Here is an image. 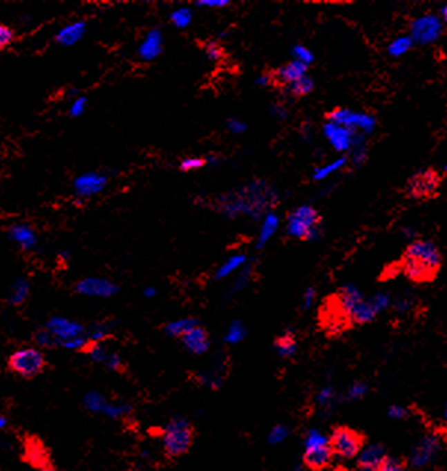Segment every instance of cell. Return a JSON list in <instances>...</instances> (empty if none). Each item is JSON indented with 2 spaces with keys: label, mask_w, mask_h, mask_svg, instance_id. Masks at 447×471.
<instances>
[{
  "label": "cell",
  "mask_w": 447,
  "mask_h": 471,
  "mask_svg": "<svg viewBox=\"0 0 447 471\" xmlns=\"http://www.w3.org/2000/svg\"><path fill=\"white\" fill-rule=\"evenodd\" d=\"M162 442L164 452L168 456L176 458L184 455L193 443L191 424L182 416L172 418L164 427Z\"/></svg>",
  "instance_id": "277c9868"
},
{
  "label": "cell",
  "mask_w": 447,
  "mask_h": 471,
  "mask_svg": "<svg viewBox=\"0 0 447 471\" xmlns=\"http://www.w3.org/2000/svg\"><path fill=\"white\" fill-rule=\"evenodd\" d=\"M203 166H206V159H205V157H199V156L184 157V159L180 162V169L182 172L199 171V169H202Z\"/></svg>",
  "instance_id": "60d3db41"
},
{
  "label": "cell",
  "mask_w": 447,
  "mask_h": 471,
  "mask_svg": "<svg viewBox=\"0 0 447 471\" xmlns=\"http://www.w3.org/2000/svg\"><path fill=\"white\" fill-rule=\"evenodd\" d=\"M225 129L231 135H242L247 131V123L238 118H228L225 120Z\"/></svg>",
  "instance_id": "ee69618b"
},
{
  "label": "cell",
  "mask_w": 447,
  "mask_h": 471,
  "mask_svg": "<svg viewBox=\"0 0 447 471\" xmlns=\"http://www.w3.org/2000/svg\"><path fill=\"white\" fill-rule=\"evenodd\" d=\"M443 23L439 15L425 14L415 18L410 23L409 36L418 45H431L443 35Z\"/></svg>",
  "instance_id": "9c48e42d"
},
{
  "label": "cell",
  "mask_w": 447,
  "mask_h": 471,
  "mask_svg": "<svg viewBox=\"0 0 447 471\" xmlns=\"http://www.w3.org/2000/svg\"><path fill=\"white\" fill-rule=\"evenodd\" d=\"M347 165H348V157L347 156H339L334 160L317 166L316 169L313 171V180L314 181H325V180H327V178L341 172Z\"/></svg>",
  "instance_id": "d4e9b609"
},
{
  "label": "cell",
  "mask_w": 447,
  "mask_h": 471,
  "mask_svg": "<svg viewBox=\"0 0 447 471\" xmlns=\"http://www.w3.org/2000/svg\"><path fill=\"white\" fill-rule=\"evenodd\" d=\"M6 424H8L6 418H5L2 414H0V430H3V428L6 427Z\"/></svg>",
  "instance_id": "94428289"
},
{
  "label": "cell",
  "mask_w": 447,
  "mask_h": 471,
  "mask_svg": "<svg viewBox=\"0 0 447 471\" xmlns=\"http://www.w3.org/2000/svg\"><path fill=\"white\" fill-rule=\"evenodd\" d=\"M24 456L27 461L37 468L49 465L48 449L37 437H28L24 442Z\"/></svg>",
  "instance_id": "44dd1931"
},
{
  "label": "cell",
  "mask_w": 447,
  "mask_h": 471,
  "mask_svg": "<svg viewBox=\"0 0 447 471\" xmlns=\"http://www.w3.org/2000/svg\"><path fill=\"white\" fill-rule=\"evenodd\" d=\"M164 49L163 31L158 27L150 28L137 48V57L144 62H151L158 59Z\"/></svg>",
  "instance_id": "9a60e30c"
},
{
  "label": "cell",
  "mask_w": 447,
  "mask_h": 471,
  "mask_svg": "<svg viewBox=\"0 0 447 471\" xmlns=\"http://www.w3.org/2000/svg\"><path fill=\"white\" fill-rule=\"evenodd\" d=\"M111 331H113V323L101 322V323L92 324L91 328L86 329L85 335L89 342H102L108 337Z\"/></svg>",
  "instance_id": "836d02e7"
},
{
  "label": "cell",
  "mask_w": 447,
  "mask_h": 471,
  "mask_svg": "<svg viewBox=\"0 0 447 471\" xmlns=\"http://www.w3.org/2000/svg\"><path fill=\"white\" fill-rule=\"evenodd\" d=\"M35 340H36V344L39 345V347H46V349L58 347L55 338L52 337V333L46 328L37 331L36 335H35Z\"/></svg>",
  "instance_id": "7bdbcfd3"
},
{
  "label": "cell",
  "mask_w": 447,
  "mask_h": 471,
  "mask_svg": "<svg viewBox=\"0 0 447 471\" xmlns=\"http://www.w3.org/2000/svg\"><path fill=\"white\" fill-rule=\"evenodd\" d=\"M88 98L85 95H79L76 98H73L70 102V107H68V114L71 118H80L83 114L86 113L88 110Z\"/></svg>",
  "instance_id": "b9f144b4"
},
{
  "label": "cell",
  "mask_w": 447,
  "mask_h": 471,
  "mask_svg": "<svg viewBox=\"0 0 447 471\" xmlns=\"http://www.w3.org/2000/svg\"><path fill=\"white\" fill-rule=\"evenodd\" d=\"M314 301H316V288L314 286H308L304 290V295H303V308L304 310L311 308V307H313V304H314Z\"/></svg>",
  "instance_id": "f907efd6"
},
{
  "label": "cell",
  "mask_w": 447,
  "mask_h": 471,
  "mask_svg": "<svg viewBox=\"0 0 447 471\" xmlns=\"http://www.w3.org/2000/svg\"><path fill=\"white\" fill-rule=\"evenodd\" d=\"M108 403L110 402L106 399V397H104L99 393H97V391H91L85 397H83V405H85V407L89 412H93V414H102L104 415Z\"/></svg>",
  "instance_id": "d6a6232c"
},
{
  "label": "cell",
  "mask_w": 447,
  "mask_h": 471,
  "mask_svg": "<svg viewBox=\"0 0 447 471\" xmlns=\"http://www.w3.org/2000/svg\"><path fill=\"white\" fill-rule=\"evenodd\" d=\"M142 295L145 298H154L155 295H158V289H155L154 286H145L142 290Z\"/></svg>",
  "instance_id": "11a10c76"
},
{
  "label": "cell",
  "mask_w": 447,
  "mask_h": 471,
  "mask_svg": "<svg viewBox=\"0 0 447 471\" xmlns=\"http://www.w3.org/2000/svg\"><path fill=\"white\" fill-rule=\"evenodd\" d=\"M274 350L278 358L289 359L294 358L298 351V342L295 338V332L292 329H286L274 342Z\"/></svg>",
  "instance_id": "cb8c5ba5"
},
{
  "label": "cell",
  "mask_w": 447,
  "mask_h": 471,
  "mask_svg": "<svg viewBox=\"0 0 447 471\" xmlns=\"http://www.w3.org/2000/svg\"><path fill=\"white\" fill-rule=\"evenodd\" d=\"M193 19H194V14H193V9L190 6L175 8L169 14L171 24L178 30L189 28L193 24Z\"/></svg>",
  "instance_id": "f1b7e54d"
},
{
  "label": "cell",
  "mask_w": 447,
  "mask_h": 471,
  "mask_svg": "<svg viewBox=\"0 0 447 471\" xmlns=\"http://www.w3.org/2000/svg\"><path fill=\"white\" fill-rule=\"evenodd\" d=\"M327 120L332 123L341 124V127L348 128L350 131L356 132L359 135H370L377 128V118L372 113L359 111L351 109H335L327 113Z\"/></svg>",
  "instance_id": "ba28073f"
},
{
  "label": "cell",
  "mask_w": 447,
  "mask_h": 471,
  "mask_svg": "<svg viewBox=\"0 0 447 471\" xmlns=\"http://www.w3.org/2000/svg\"><path fill=\"white\" fill-rule=\"evenodd\" d=\"M348 165L351 163L352 166H361L363 163L366 162L368 159V147H366V142L365 141H360L359 144L354 145V149H352L350 153H348Z\"/></svg>",
  "instance_id": "74e56055"
},
{
  "label": "cell",
  "mask_w": 447,
  "mask_h": 471,
  "mask_svg": "<svg viewBox=\"0 0 447 471\" xmlns=\"http://www.w3.org/2000/svg\"><path fill=\"white\" fill-rule=\"evenodd\" d=\"M386 456L382 445H366L357 456V467L361 471H375Z\"/></svg>",
  "instance_id": "7402d4cb"
},
{
  "label": "cell",
  "mask_w": 447,
  "mask_h": 471,
  "mask_svg": "<svg viewBox=\"0 0 447 471\" xmlns=\"http://www.w3.org/2000/svg\"><path fill=\"white\" fill-rule=\"evenodd\" d=\"M413 45H415V41L409 35H400L390 41L387 52L392 58H400L403 55H406L408 52L413 48Z\"/></svg>",
  "instance_id": "f546056e"
},
{
  "label": "cell",
  "mask_w": 447,
  "mask_h": 471,
  "mask_svg": "<svg viewBox=\"0 0 447 471\" xmlns=\"http://www.w3.org/2000/svg\"><path fill=\"white\" fill-rule=\"evenodd\" d=\"M247 337V328L242 320H233L230 326L227 328V332L224 335V341L230 345L240 344Z\"/></svg>",
  "instance_id": "1f68e13d"
},
{
  "label": "cell",
  "mask_w": 447,
  "mask_h": 471,
  "mask_svg": "<svg viewBox=\"0 0 447 471\" xmlns=\"http://www.w3.org/2000/svg\"><path fill=\"white\" fill-rule=\"evenodd\" d=\"M305 75H308V66H304L298 61L290 59L289 62H286V64L280 66L274 71L273 77H274V82L280 83V85H283L286 88V86L290 85V83L299 80Z\"/></svg>",
  "instance_id": "ffe728a7"
},
{
  "label": "cell",
  "mask_w": 447,
  "mask_h": 471,
  "mask_svg": "<svg viewBox=\"0 0 447 471\" xmlns=\"http://www.w3.org/2000/svg\"><path fill=\"white\" fill-rule=\"evenodd\" d=\"M446 415H447V414H446Z\"/></svg>",
  "instance_id": "e7e4bbea"
},
{
  "label": "cell",
  "mask_w": 447,
  "mask_h": 471,
  "mask_svg": "<svg viewBox=\"0 0 447 471\" xmlns=\"http://www.w3.org/2000/svg\"><path fill=\"white\" fill-rule=\"evenodd\" d=\"M440 19H441L443 24L447 26V5L440 8Z\"/></svg>",
  "instance_id": "91938a15"
},
{
  "label": "cell",
  "mask_w": 447,
  "mask_h": 471,
  "mask_svg": "<svg viewBox=\"0 0 447 471\" xmlns=\"http://www.w3.org/2000/svg\"><path fill=\"white\" fill-rule=\"evenodd\" d=\"M332 452L341 459H354L366 446V438L348 425H336L329 437Z\"/></svg>",
  "instance_id": "8992f818"
},
{
  "label": "cell",
  "mask_w": 447,
  "mask_h": 471,
  "mask_svg": "<svg viewBox=\"0 0 447 471\" xmlns=\"http://www.w3.org/2000/svg\"><path fill=\"white\" fill-rule=\"evenodd\" d=\"M30 295V284L26 277H17L9 288V302L14 306H21Z\"/></svg>",
  "instance_id": "4316f807"
},
{
  "label": "cell",
  "mask_w": 447,
  "mask_h": 471,
  "mask_svg": "<svg viewBox=\"0 0 447 471\" xmlns=\"http://www.w3.org/2000/svg\"><path fill=\"white\" fill-rule=\"evenodd\" d=\"M334 452L329 445V437L316 430H310L305 436L304 442V465L313 471H321L330 465L334 461Z\"/></svg>",
  "instance_id": "5b68a950"
},
{
  "label": "cell",
  "mask_w": 447,
  "mask_h": 471,
  "mask_svg": "<svg viewBox=\"0 0 447 471\" xmlns=\"http://www.w3.org/2000/svg\"><path fill=\"white\" fill-rule=\"evenodd\" d=\"M441 264V252L432 240L415 239L404 250L400 271L408 280L422 285L437 277Z\"/></svg>",
  "instance_id": "7a4b0ae2"
},
{
  "label": "cell",
  "mask_w": 447,
  "mask_h": 471,
  "mask_svg": "<svg viewBox=\"0 0 447 471\" xmlns=\"http://www.w3.org/2000/svg\"><path fill=\"white\" fill-rule=\"evenodd\" d=\"M8 236L24 252H31L39 245L36 230L27 223H14L8 230Z\"/></svg>",
  "instance_id": "2e32d148"
},
{
  "label": "cell",
  "mask_w": 447,
  "mask_h": 471,
  "mask_svg": "<svg viewBox=\"0 0 447 471\" xmlns=\"http://www.w3.org/2000/svg\"><path fill=\"white\" fill-rule=\"evenodd\" d=\"M285 230L290 239L307 240V242L311 243L317 242L321 234H323L320 214L310 203L298 205L287 214Z\"/></svg>",
  "instance_id": "3957f363"
},
{
  "label": "cell",
  "mask_w": 447,
  "mask_h": 471,
  "mask_svg": "<svg viewBox=\"0 0 447 471\" xmlns=\"http://www.w3.org/2000/svg\"><path fill=\"white\" fill-rule=\"evenodd\" d=\"M369 299L372 302V306L378 311V314L390 306V297L386 294V292H378V294H375Z\"/></svg>",
  "instance_id": "f6af8a7d"
},
{
  "label": "cell",
  "mask_w": 447,
  "mask_h": 471,
  "mask_svg": "<svg viewBox=\"0 0 447 471\" xmlns=\"http://www.w3.org/2000/svg\"><path fill=\"white\" fill-rule=\"evenodd\" d=\"M45 328L52 333V337L55 338L57 345H59V347H62V344L73 338L83 337L86 332L85 326H83L82 323L67 319L64 316H52L46 322Z\"/></svg>",
  "instance_id": "5bb4252c"
},
{
  "label": "cell",
  "mask_w": 447,
  "mask_h": 471,
  "mask_svg": "<svg viewBox=\"0 0 447 471\" xmlns=\"http://www.w3.org/2000/svg\"><path fill=\"white\" fill-rule=\"evenodd\" d=\"M12 40H14L12 28L5 24H0V50L8 48L10 44H12Z\"/></svg>",
  "instance_id": "bcb514c9"
},
{
  "label": "cell",
  "mask_w": 447,
  "mask_h": 471,
  "mask_svg": "<svg viewBox=\"0 0 447 471\" xmlns=\"http://www.w3.org/2000/svg\"><path fill=\"white\" fill-rule=\"evenodd\" d=\"M269 113H272V116L277 120H286L289 118V110L283 102H273L272 106H269Z\"/></svg>",
  "instance_id": "c3c4849f"
},
{
  "label": "cell",
  "mask_w": 447,
  "mask_h": 471,
  "mask_svg": "<svg viewBox=\"0 0 447 471\" xmlns=\"http://www.w3.org/2000/svg\"><path fill=\"white\" fill-rule=\"evenodd\" d=\"M314 88H316L314 79L311 77L310 75H305L304 77H301L299 80L290 83V85L286 86L285 89H286V92L289 93L290 97L303 98V97L310 95V93L314 91Z\"/></svg>",
  "instance_id": "83f0119b"
},
{
  "label": "cell",
  "mask_w": 447,
  "mask_h": 471,
  "mask_svg": "<svg viewBox=\"0 0 447 471\" xmlns=\"http://www.w3.org/2000/svg\"><path fill=\"white\" fill-rule=\"evenodd\" d=\"M441 176L434 169H421L415 172L406 184V193L412 198H428L437 193Z\"/></svg>",
  "instance_id": "8fae6325"
},
{
  "label": "cell",
  "mask_w": 447,
  "mask_h": 471,
  "mask_svg": "<svg viewBox=\"0 0 447 471\" xmlns=\"http://www.w3.org/2000/svg\"><path fill=\"white\" fill-rule=\"evenodd\" d=\"M437 433L441 436L443 441L447 442V423L446 424H441L437 427Z\"/></svg>",
  "instance_id": "6f0895ef"
},
{
  "label": "cell",
  "mask_w": 447,
  "mask_h": 471,
  "mask_svg": "<svg viewBox=\"0 0 447 471\" xmlns=\"http://www.w3.org/2000/svg\"><path fill=\"white\" fill-rule=\"evenodd\" d=\"M366 393V387L361 385V384H356L354 387L351 389V397H361L363 394Z\"/></svg>",
  "instance_id": "f5cc1de1"
},
{
  "label": "cell",
  "mask_w": 447,
  "mask_h": 471,
  "mask_svg": "<svg viewBox=\"0 0 447 471\" xmlns=\"http://www.w3.org/2000/svg\"><path fill=\"white\" fill-rule=\"evenodd\" d=\"M75 289L79 295L89 298H111L119 292V286L111 279L99 276L80 279Z\"/></svg>",
  "instance_id": "4fadbf2b"
},
{
  "label": "cell",
  "mask_w": 447,
  "mask_h": 471,
  "mask_svg": "<svg viewBox=\"0 0 447 471\" xmlns=\"http://www.w3.org/2000/svg\"><path fill=\"white\" fill-rule=\"evenodd\" d=\"M444 172H447V160H446V163H444Z\"/></svg>",
  "instance_id": "be15d7a7"
},
{
  "label": "cell",
  "mask_w": 447,
  "mask_h": 471,
  "mask_svg": "<svg viewBox=\"0 0 447 471\" xmlns=\"http://www.w3.org/2000/svg\"><path fill=\"white\" fill-rule=\"evenodd\" d=\"M249 263V258L245 252H234L230 257H227L222 263L216 267L213 279L224 280L237 275L246 264Z\"/></svg>",
  "instance_id": "603a6c76"
},
{
  "label": "cell",
  "mask_w": 447,
  "mask_h": 471,
  "mask_svg": "<svg viewBox=\"0 0 447 471\" xmlns=\"http://www.w3.org/2000/svg\"><path fill=\"white\" fill-rule=\"evenodd\" d=\"M222 163V157L218 156V154H212L206 159V165H212V166H220Z\"/></svg>",
  "instance_id": "db71d44e"
},
{
  "label": "cell",
  "mask_w": 447,
  "mask_h": 471,
  "mask_svg": "<svg viewBox=\"0 0 447 471\" xmlns=\"http://www.w3.org/2000/svg\"><path fill=\"white\" fill-rule=\"evenodd\" d=\"M181 341L184 344V347L196 355H202L211 349L209 335H207V332L200 326V324H196L194 328H191L181 338Z\"/></svg>",
  "instance_id": "d6986e66"
},
{
  "label": "cell",
  "mask_w": 447,
  "mask_h": 471,
  "mask_svg": "<svg viewBox=\"0 0 447 471\" xmlns=\"http://www.w3.org/2000/svg\"><path fill=\"white\" fill-rule=\"evenodd\" d=\"M332 397V391L329 389H325V390H321L318 393V402L320 403H326L329 399Z\"/></svg>",
  "instance_id": "9f6ffc18"
},
{
  "label": "cell",
  "mask_w": 447,
  "mask_h": 471,
  "mask_svg": "<svg viewBox=\"0 0 447 471\" xmlns=\"http://www.w3.org/2000/svg\"><path fill=\"white\" fill-rule=\"evenodd\" d=\"M85 353L89 355V359L92 362L106 364L111 351H108L102 342H89L88 347L85 349Z\"/></svg>",
  "instance_id": "e575fe53"
},
{
  "label": "cell",
  "mask_w": 447,
  "mask_h": 471,
  "mask_svg": "<svg viewBox=\"0 0 447 471\" xmlns=\"http://www.w3.org/2000/svg\"><path fill=\"white\" fill-rule=\"evenodd\" d=\"M70 257H71V252H70V250H67V249H62V250H59V254H58V258H59V259H62V261H68V259H70Z\"/></svg>",
  "instance_id": "680465c9"
},
{
  "label": "cell",
  "mask_w": 447,
  "mask_h": 471,
  "mask_svg": "<svg viewBox=\"0 0 447 471\" xmlns=\"http://www.w3.org/2000/svg\"><path fill=\"white\" fill-rule=\"evenodd\" d=\"M196 324H199V322H197L193 317L175 319V320H171L169 323L164 324L163 332L171 338H182L187 332L196 326Z\"/></svg>",
  "instance_id": "484cf974"
},
{
  "label": "cell",
  "mask_w": 447,
  "mask_h": 471,
  "mask_svg": "<svg viewBox=\"0 0 447 471\" xmlns=\"http://www.w3.org/2000/svg\"><path fill=\"white\" fill-rule=\"evenodd\" d=\"M203 52H205V57L212 62H218L224 58V48L220 40L206 41L203 46Z\"/></svg>",
  "instance_id": "f35d334b"
},
{
  "label": "cell",
  "mask_w": 447,
  "mask_h": 471,
  "mask_svg": "<svg viewBox=\"0 0 447 471\" xmlns=\"http://www.w3.org/2000/svg\"><path fill=\"white\" fill-rule=\"evenodd\" d=\"M88 33V26L85 21L77 19L62 26L55 35V41L62 48H71L79 44Z\"/></svg>",
  "instance_id": "ac0fdd59"
},
{
  "label": "cell",
  "mask_w": 447,
  "mask_h": 471,
  "mask_svg": "<svg viewBox=\"0 0 447 471\" xmlns=\"http://www.w3.org/2000/svg\"><path fill=\"white\" fill-rule=\"evenodd\" d=\"M273 82H274V77L272 75H267V73H264V75L258 76L255 79V85L259 88H268L273 85Z\"/></svg>",
  "instance_id": "816d5d0a"
},
{
  "label": "cell",
  "mask_w": 447,
  "mask_h": 471,
  "mask_svg": "<svg viewBox=\"0 0 447 471\" xmlns=\"http://www.w3.org/2000/svg\"><path fill=\"white\" fill-rule=\"evenodd\" d=\"M37 471H58L55 467H52L50 464L49 465H46V467H41V468H39Z\"/></svg>",
  "instance_id": "6125c7cd"
},
{
  "label": "cell",
  "mask_w": 447,
  "mask_h": 471,
  "mask_svg": "<svg viewBox=\"0 0 447 471\" xmlns=\"http://www.w3.org/2000/svg\"><path fill=\"white\" fill-rule=\"evenodd\" d=\"M321 133H323V137L329 142L330 147L335 151L341 153L342 156H347V153L354 149L356 144H359L360 141H365L366 138L363 137V135H359L350 131L348 128L332 123L329 120L325 122L323 128H321Z\"/></svg>",
  "instance_id": "30bf717a"
},
{
  "label": "cell",
  "mask_w": 447,
  "mask_h": 471,
  "mask_svg": "<svg viewBox=\"0 0 447 471\" xmlns=\"http://www.w3.org/2000/svg\"><path fill=\"white\" fill-rule=\"evenodd\" d=\"M375 471H408V459L387 455Z\"/></svg>",
  "instance_id": "8d00e7d4"
},
{
  "label": "cell",
  "mask_w": 447,
  "mask_h": 471,
  "mask_svg": "<svg viewBox=\"0 0 447 471\" xmlns=\"http://www.w3.org/2000/svg\"><path fill=\"white\" fill-rule=\"evenodd\" d=\"M287 437H289V428L283 424H278V425H274L272 428V432L268 433L267 441L272 446H277V445H282Z\"/></svg>",
  "instance_id": "ab89813d"
},
{
  "label": "cell",
  "mask_w": 447,
  "mask_h": 471,
  "mask_svg": "<svg viewBox=\"0 0 447 471\" xmlns=\"http://www.w3.org/2000/svg\"><path fill=\"white\" fill-rule=\"evenodd\" d=\"M259 228L256 234V249H264L274 236L278 233L280 225H282V216H280L276 211L267 212L261 219H259Z\"/></svg>",
  "instance_id": "e0dca14e"
},
{
  "label": "cell",
  "mask_w": 447,
  "mask_h": 471,
  "mask_svg": "<svg viewBox=\"0 0 447 471\" xmlns=\"http://www.w3.org/2000/svg\"><path fill=\"white\" fill-rule=\"evenodd\" d=\"M104 366H107V368H108L110 371L120 372V371L123 369V360H122V358H120V354L111 351L110 355H108L107 362H106V364H104Z\"/></svg>",
  "instance_id": "681fc988"
},
{
  "label": "cell",
  "mask_w": 447,
  "mask_h": 471,
  "mask_svg": "<svg viewBox=\"0 0 447 471\" xmlns=\"http://www.w3.org/2000/svg\"><path fill=\"white\" fill-rule=\"evenodd\" d=\"M108 185L107 174L99 171H88L77 175L73 180V193L80 201H86L106 190Z\"/></svg>",
  "instance_id": "7c38bea8"
},
{
  "label": "cell",
  "mask_w": 447,
  "mask_h": 471,
  "mask_svg": "<svg viewBox=\"0 0 447 471\" xmlns=\"http://www.w3.org/2000/svg\"><path fill=\"white\" fill-rule=\"evenodd\" d=\"M8 366L21 378L31 380L45 371L46 359L37 347H23L9 355Z\"/></svg>",
  "instance_id": "52a82bcc"
},
{
  "label": "cell",
  "mask_w": 447,
  "mask_h": 471,
  "mask_svg": "<svg viewBox=\"0 0 447 471\" xmlns=\"http://www.w3.org/2000/svg\"><path fill=\"white\" fill-rule=\"evenodd\" d=\"M290 55H292L294 61H298V62H301V64L308 66V67L316 61L314 52L311 50L308 46L301 45V44H298L292 48V50H290Z\"/></svg>",
  "instance_id": "d590c367"
},
{
  "label": "cell",
  "mask_w": 447,
  "mask_h": 471,
  "mask_svg": "<svg viewBox=\"0 0 447 471\" xmlns=\"http://www.w3.org/2000/svg\"><path fill=\"white\" fill-rule=\"evenodd\" d=\"M197 8H205V9H224L227 6H230V0H199V2L194 3Z\"/></svg>",
  "instance_id": "7dc6e473"
},
{
  "label": "cell",
  "mask_w": 447,
  "mask_h": 471,
  "mask_svg": "<svg viewBox=\"0 0 447 471\" xmlns=\"http://www.w3.org/2000/svg\"><path fill=\"white\" fill-rule=\"evenodd\" d=\"M280 202V193L274 185L263 178H254L237 190L216 197L211 206L228 219L249 216L259 221L267 212L274 211Z\"/></svg>",
  "instance_id": "6da1fadb"
},
{
  "label": "cell",
  "mask_w": 447,
  "mask_h": 471,
  "mask_svg": "<svg viewBox=\"0 0 447 471\" xmlns=\"http://www.w3.org/2000/svg\"><path fill=\"white\" fill-rule=\"evenodd\" d=\"M252 275H254V267L251 266V263H247V264L236 275V279H234V281H233V285H231L230 290H228V295L233 297V295L238 294V292H242L243 289H246L247 285L251 284Z\"/></svg>",
  "instance_id": "4dcf8cb0"
}]
</instances>
